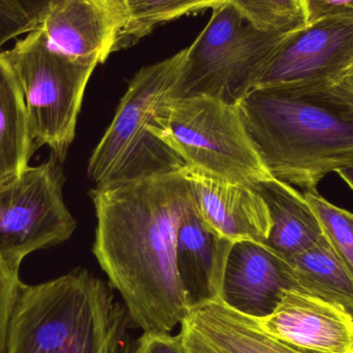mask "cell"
<instances>
[{
  "instance_id": "6da1fadb",
  "label": "cell",
  "mask_w": 353,
  "mask_h": 353,
  "mask_svg": "<svg viewBox=\"0 0 353 353\" xmlns=\"http://www.w3.org/2000/svg\"><path fill=\"white\" fill-rule=\"evenodd\" d=\"M93 253L144 333H171L188 312L176 271L179 222L193 201L183 173L90 191Z\"/></svg>"
},
{
  "instance_id": "7a4b0ae2",
  "label": "cell",
  "mask_w": 353,
  "mask_h": 353,
  "mask_svg": "<svg viewBox=\"0 0 353 353\" xmlns=\"http://www.w3.org/2000/svg\"><path fill=\"white\" fill-rule=\"evenodd\" d=\"M239 108L268 171L303 192L353 165V66L333 80L256 87Z\"/></svg>"
},
{
  "instance_id": "3957f363",
  "label": "cell",
  "mask_w": 353,
  "mask_h": 353,
  "mask_svg": "<svg viewBox=\"0 0 353 353\" xmlns=\"http://www.w3.org/2000/svg\"><path fill=\"white\" fill-rule=\"evenodd\" d=\"M134 325L111 286L79 269L21 284L4 353H132Z\"/></svg>"
},
{
  "instance_id": "277c9868",
  "label": "cell",
  "mask_w": 353,
  "mask_h": 353,
  "mask_svg": "<svg viewBox=\"0 0 353 353\" xmlns=\"http://www.w3.org/2000/svg\"><path fill=\"white\" fill-rule=\"evenodd\" d=\"M186 49L141 68L130 81L111 125L89 159L87 175L95 188L183 173L187 165L155 132L157 114L176 97Z\"/></svg>"
},
{
  "instance_id": "5b68a950",
  "label": "cell",
  "mask_w": 353,
  "mask_h": 353,
  "mask_svg": "<svg viewBox=\"0 0 353 353\" xmlns=\"http://www.w3.org/2000/svg\"><path fill=\"white\" fill-rule=\"evenodd\" d=\"M285 37L256 28L230 2L213 8L187 48L175 99L203 97L239 105L256 88Z\"/></svg>"
},
{
  "instance_id": "8992f818",
  "label": "cell",
  "mask_w": 353,
  "mask_h": 353,
  "mask_svg": "<svg viewBox=\"0 0 353 353\" xmlns=\"http://www.w3.org/2000/svg\"><path fill=\"white\" fill-rule=\"evenodd\" d=\"M155 132L188 169L249 185L273 176L247 132L239 105L203 97H172L159 109Z\"/></svg>"
},
{
  "instance_id": "52a82bcc",
  "label": "cell",
  "mask_w": 353,
  "mask_h": 353,
  "mask_svg": "<svg viewBox=\"0 0 353 353\" xmlns=\"http://www.w3.org/2000/svg\"><path fill=\"white\" fill-rule=\"evenodd\" d=\"M6 55L24 93L35 146L49 147L52 157L63 163L97 66L58 51L39 29L17 41Z\"/></svg>"
},
{
  "instance_id": "ba28073f",
  "label": "cell",
  "mask_w": 353,
  "mask_h": 353,
  "mask_svg": "<svg viewBox=\"0 0 353 353\" xmlns=\"http://www.w3.org/2000/svg\"><path fill=\"white\" fill-rule=\"evenodd\" d=\"M61 163L50 157L0 188V261L18 263L68 240L77 222L64 203Z\"/></svg>"
},
{
  "instance_id": "9c48e42d",
  "label": "cell",
  "mask_w": 353,
  "mask_h": 353,
  "mask_svg": "<svg viewBox=\"0 0 353 353\" xmlns=\"http://www.w3.org/2000/svg\"><path fill=\"white\" fill-rule=\"evenodd\" d=\"M352 66L353 10H347L286 34L257 87L333 80Z\"/></svg>"
},
{
  "instance_id": "30bf717a",
  "label": "cell",
  "mask_w": 353,
  "mask_h": 353,
  "mask_svg": "<svg viewBox=\"0 0 353 353\" xmlns=\"http://www.w3.org/2000/svg\"><path fill=\"white\" fill-rule=\"evenodd\" d=\"M128 21L123 0H50L39 29L58 51L97 66L117 51Z\"/></svg>"
},
{
  "instance_id": "8fae6325",
  "label": "cell",
  "mask_w": 353,
  "mask_h": 353,
  "mask_svg": "<svg viewBox=\"0 0 353 353\" xmlns=\"http://www.w3.org/2000/svg\"><path fill=\"white\" fill-rule=\"evenodd\" d=\"M290 290L304 292L288 259L256 241L232 244L219 296L226 306L259 321L270 316Z\"/></svg>"
},
{
  "instance_id": "7c38bea8",
  "label": "cell",
  "mask_w": 353,
  "mask_h": 353,
  "mask_svg": "<svg viewBox=\"0 0 353 353\" xmlns=\"http://www.w3.org/2000/svg\"><path fill=\"white\" fill-rule=\"evenodd\" d=\"M257 323L280 341L311 353H353V317L304 292L290 290L270 316Z\"/></svg>"
},
{
  "instance_id": "4fadbf2b",
  "label": "cell",
  "mask_w": 353,
  "mask_h": 353,
  "mask_svg": "<svg viewBox=\"0 0 353 353\" xmlns=\"http://www.w3.org/2000/svg\"><path fill=\"white\" fill-rule=\"evenodd\" d=\"M180 325L184 353H311L269 335L219 299L189 309Z\"/></svg>"
},
{
  "instance_id": "5bb4252c",
  "label": "cell",
  "mask_w": 353,
  "mask_h": 353,
  "mask_svg": "<svg viewBox=\"0 0 353 353\" xmlns=\"http://www.w3.org/2000/svg\"><path fill=\"white\" fill-rule=\"evenodd\" d=\"M183 174L190 182L197 210L212 228L232 242L252 240L265 244L271 218L252 185L214 178L188 168Z\"/></svg>"
},
{
  "instance_id": "9a60e30c",
  "label": "cell",
  "mask_w": 353,
  "mask_h": 353,
  "mask_svg": "<svg viewBox=\"0 0 353 353\" xmlns=\"http://www.w3.org/2000/svg\"><path fill=\"white\" fill-rule=\"evenodd\" d=\"M234 243L203 220L194 199L189 203L179 222L175 244L176 271L188 309L219 299Z\"/></svg>"
},
{
  "instance_id": "2e32d148",
  "label": "cell",
  "mask_w": 353,
  "mask_h": 353,
  "mask_svg": "<svg viewBox=\"0 0 353 353\" xmlns=\"http://www.w3.org/2000/svg\"><path fill=\"white\" fill-rule=\"evenodd\" d=\"M252 186L269 210L271 230L265 245L272 250L288 259L310 248L325 234L304 192L274 176Z\"/></svg>"
},
{
  "instance_id": "e0dca14e",
  "label": "cell",
  "mask_w": 353,
  "mask_h": 353,
  "mask_svg": "<svg viewBox=\"0 0 353 353\" xmlns=\"http://www.w3.org/2000/svg\"><path fill=\"white\" fill-rule=\"evenodd\" d=\"M37 149L20 81L0 52V188L21 178Z\"/></svg>"
},
{
  "instance_id": "ac0fdd59",
  "label": "cell",
  "mask_w": 353,
  "mask_h": 353,
  "mask_svg": "<svg viewBox=\"0 0 353 353\" xmlns=\"http://www.w3.org/2000/svg\"><path fill=\"white\" fill-rule=\"evenodd\" d=\"M288 261L305 294L342 307L353 317V279L325 234Z\"/></svg>"
},
{
  "instance_id": "d6986e66",
  "label": "cell",
  "mask_w": 353,
  "mask_h": 353,
  "mask_svg": "<svg viewBox=\"0 0 353 353\" xmlns=\"http://www.w3.org/2000/svg\"><path fill=\"white\" fill-rule=\"evenodd\" d=\"M128 21L120 37L117 50L130 47L159 25L185 14L218 8L230 0H123Z\"/></svg>"
},
{
  "instance_id": "ffe728a7",
  "label": "cell",
  "mask_w": 353,
  "mask_h": 353,
  "mask_svg": "<svg viewBox=\"0 0 353 353\" xmlns=\"http://www.w3.org/2000/svg\"><path fill=\"white\" fill-rule=\"evenodd\" d=\"M230 3L256 28L288 34L307 25L301 0H230Z\"/></svg>"
},
{
  "instance_id": "44dd1931",
  "label": "cell",
  "mask_w": 353,
  "mask_h": 353,
  "mask_svg": "<svg viewBox=\"0 0 353 353\" xmlns=\"http://www.w3.org/2000/svg\"><path fill=\"white\" fill-rule=\"evenodd\" d=\"M304 193L321 221L325 236L353 279V213L330 203L317 189Z\"/></svg>"
},
{
  "instance_id": "7402d4cb",
  "label": "cell",
  "mask_w": 353,
  "mask_h": 353,
  "mask_svg": "<svg viewBox=\"0 0 353 353\" xmlns=\"http://www.w3.org/2000/svg\"><path fill=\"white\" fill-rule=\"evenodd\" d=\"M20 265L0 261V353L6 350L8 321L23 283L19 277Z\"/></svg>"
},
{
  "instance_id": "603a6c76",
  "label": "cell",
  "mask_w": 353,
  "mask_h": 353,
  "mask_svg": "<svg viewBox=\"0 0 353 353\" xmlns=\"http://www.w3.org/2000/svg\"><path fill=\"white\" fill-rule=\"evenodd\" d=\"M50 0H0V16L24 29L37 30Z\"/></svg>"
},
{
  "instance_id": "cb8c5ba5",
  "label": "cell",
  "mask_w": 353,
  "mask_h": 353,
  "mask_svg": "<svg viewBox=\"0 0 353 353\" xmlns=\"http://www.w3.org/2000/svg\"><path fill=\"white\" fill-rule=\"evenodd\" d=\"M132 353H184L178 336L144 333L136 343Z\"/></svg>"
},
{
  "instance_id": "d4e9b609",
  "label": "cell",
  "mask_w": 353,
  "mask_h": 353,
  "mask_svg": "<svg viewBox=\"0 0 353 353\" xmlns=\"http://www.w3.org/2000/svg\"><path fill=\"white\" fill-rule=\"evenodd\" d=\"M352 1L353 0H301L306 14L307 24L350 10L348 6Z\"/></svg>"
},
{
  "instance_id": "484cf974",
  "label": "cell",
  "mask_w": 353,
  "mask_h": 353,
  "mask_svg": "<svg viewBox=\"0 0 353 353\" xmlns=\"http://www.w3.org/2000/svg\"><path fill=\"white\" fill-rule=\"evenodd\" d=\"M27 33L24 29L0 16V48L14 37Z\"/></svg>"
},
{
  "instance_id": "4316f807",
  "label": "cell",
  "mask_w": 353,
  "mask_h": 353,
  "mask_svg": "<svg viewBox=\"0 0 353 353\" xmlns=\"http://www.w3.org/2000/svg\"><path fill=\"white\" fill-rule=\"evenodd\" d=\"M336 173L338 174L346 183L348 186L353 190V165L350 167L343 168V169L338 170Z\"/></svg>"
},
{
  "instance_id": "83f0119b",
  "label": "cell",
  "mask_w": 353,
  "mask_h": 353,
  "mask_svg": "<svg viewBox=\"0 0 353 353\" xmlns=\"http://www.w3.org/2000/svg\"><path fill=\"white\" fill-rule=\"evenodd\" d=\"M348 8L353 10V1L350 2V6H348Z\"/></svg>"
}]
</instances>
